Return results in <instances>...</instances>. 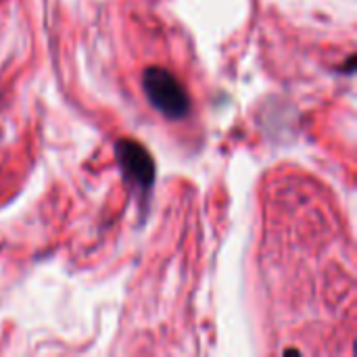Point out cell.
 I'll return each mask as SVG.
<instances>
[{
    "mask_svg": "<svg viewBox=\"0 0 357 357\" xmlns=\"http://www.w3.org/2000/svg\"><path fill=\"white\" fill-rule=\"evenodd\" d=\"M142 90L151 105L169 119H182L190 111V98L174 73L163 67H149L142 73Z\"/></svg>",
    "mask_w": 357,
    "mask_h": 357,
    "instance_id": "1",
    "label": "cell"
},
{
    "mask_svg": "<svg viewBox=\"0 0 357 357\" xmlns=\"http://www.w3.org/2000/svg\"><path fill=\"white\" fill-rule=\"evenodd\" d=\"M115 159L126 176L142 190H151L155 184V161L151 153L136 140L123 138L115 144Z\"/></svg>",
    "mask_w": 357,
    "mask_h": 357,
    "instance_id": "2",
    "label": "cell"
}]
</instances>
